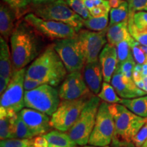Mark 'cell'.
I'll use <instances>...</instances> for the list:
<instances>
[{"label":"cell","instance_id":"cell-20","mask_svg":"<svg viewBox=\"0 0 147 147\" xmlns=\"http://www.w3.org/2000/svg\"><path fill=\"white\" fill-rule=\"evenodd\" d=\"M12 74V61L10 48L7 41L0 38V77L10 81Z\"/></svg>","mask_w":147,"mask_h":147},{"label":"cell","instance_id":"cell-8","mask_svg":"<svg viewBox=\"0 0 147 147\" xmlns=\"http://www.w3.org/2000/svg\"><path fill=\"white\" fill-rule=\"evenodd\" d=\"M114 133L115 122L110 112L109 104L102 102L99 106L96 121L88 144L97 147L107 146L111 144Z\"/></svg>","mask_w":147,"mask_h":147},{"label":"cell","instance_id":"cell-24","mask_svg":"<svg viewBox=\"0 0 147 147\" xmlns=\"http://www.w3.org/2000/svg\"><path fill=\"white\" fill-rule=\"evenodd\" d=\"M129 16V5L127 1H125L118 8L110 9L109 26H113L121 22L128 21Z\"/></svg>","mask_w":147,"mask_h":147},{"label":"cell","instance_id":"cell-6","mask_svg":"<svg viewBox=\"0 0 147 147\" xmlns=\"http://www.w3.org/2000/svg\"><path fill=\"white\" fill-rule=\"evenodd\" d=\"M59 91L56 88L47 84L31 91H25V107L34 109L52 116L57 109L61 102Z\"/></svg>","mask_w":147,"mask_h":147},{"label":"cell","instance_id":"cell-17","mask_svg":"<svg viewBox=\"0 0 147 147\" xmlns=\"http://www.w3.org/2000/svg\"><path fill=\"white\" fill-rule=\"evenodd\" d=\"M83 77L92 93L98 95L102 89L103 73L99 60L86 63L83 69Z\"/></svg>","mask_w":147,"mask_h":147},{"label":"cell","instance_id":"cell-16","mask_svg":"<svg viewBox=\"0 0 147 147\" xmlns=\"http://www.w3.org/2000/svg\"><path fill=\"white\" fill-rule=\"evenodd\" d=\"M99 61L102 67L104 81L109 83L119 65L118 55L115 46L106 44L101 51Z\"/></svg>","mask_w":147,"mask_h":147},{"label":"cell","instance_id":"cell-26","mask_svg":"<svg viewBox=\"0 0 147 147\" xmlns=\"http://www.w3.org/2000/svg\"><path fill=\"white\" fill-rule=\"evenodd\" d=\"M101 100L108 104H120L121 99L117 95V92L113 85H110L108 82H104L102 84V89L98 95Z\"/></svg>","mask_w":147,"mask_h":147},{"label":"cell","instance_id":"cell-21","mask_svg":"<svg viewBox=\"0 0 147 147\" xmlns=\"http://www.w3.org/2000/svg\"><path fill=\"white\" fill-rule=\"evenodd\" d=\"M17 113L0 108V138L1 140L11 138L12 129L18 116Z\"/></svg>","mask_w":147,"mask_h":147},{"label":"cell","instance_id":"cell-38","mask_svg":"<svg viewBox=\"0 0 147 147\" xmlns=\"http://www.w3.org/2000/svg\"><path fill=\"white\" fill-rule=\"evenodd\" d=\"M147 139V121L133 140L135 147H141Z\"/></svg>","mask_w":147,"mask_h":147},{"label":"cell","instance_id":"cell-29","mask_svg":"<svg viewBox=\"0 0 147 147\" xmlns=\"http://www.w3.org/2000/svg\"><path fill=\"white\" fill-rule=\"evenodd\" d=\"M134 41H135V40H132V41L125 40V41L120 42L116 46L117 51V55H118L119 65L123 63L124 61H125L131 57H133L130 46Z\"/></svg>","mask_w":147,"mask_h":147},{"label":"cell","instance_id":"cell-25","mask_svg":"<svg viewBox=\"0 0 147 147\" xmlns=\"http://www.w3.org/2000/svg\"><path fill=\"white\" fill-rule=\"evenodd\" d=\"M34 138L32 133L18 113L12 129L11 138L32 139Z\"/></svg>","mask_w":147,"mask_h":147},{"label":"cell","instance_id":"cell-28","mask_svg":"<svg viewBox=\"0 0 147 147\" xmlns=\"http://www.w3.org/2000/svg\"><path fill=\"white\" fill-rule=\"evenodd\" d=\"M133 14H129V32L132 38H133L136 41L139 42L141 45L147 47V33L143 32L137 28V27L136 26L135 24L134 23Z\"/></svg>","mask_w":147,"mask_h":147},{"label":"cell","instance_id":"cell-33","mask_svg":"<svg viewBox=\"0 0 147 147\" xmlns=\"http://www.w3.org/2000/svg\"><path fill=\"white\" fill-rule=\"evenodd\" d=\"M132 55L134 60L138 64L144 65L147 64V54L140 48V44L137 41H134L131 45Z\"/></svg>","mask_w":147,"mask_h":147},{"label":"cell","instance_id":"cell-14","mask_svg":"<svg viewBox=\"0 0 147 147\" xmlns=\"http://www.w3.org/2000/svg\"><path fill=\"white\" fill-rule=\"evenodd\" d=\"M34 136H44L50 131L51 119L45 113L31 108H23L19 113Z\"/></svg>","mask_w":147,"mask_h":147},{"label":"cell","instance_id":"cell-4","mask_svg":"<svg viewBox=\"0 0 147 147\" xmlns=\"http://www.w3.org/2000/svg\"><path fill=\"white\" fill-rule=\"evenodd\" d=\"M45 20L65 23L75 29L77 33L84 26V19L71 10L65 0H55L42 4L32 5L29 11Z\"/></svg>","mask_w":147,"mask_h":147},{"label":"cell","instance_id":"cell-2","mask_svg":"<svg viewBox=\"0 0 147 147\" xmlns=\"http://www.w3.org/2000/svg\"><path fill=\"white\" fill-rule=\"evenodd\" d=\"M67 69L54 48L49 45L33 61L26 70V75L42 84L57 87L67 76Z\"/></svg>","mask_w":147,"mask_h":147},{"label":"cell","instance_id":"cell-3","mask_svg":"<svg viewBox=\"0 0 147 147\" xmlns=\"http://www.w3.org/2000/svg\"><path fill=\"white\" fill-rule=\"evenodd\" d=\"M115 122L113 147H135L133 140L146 122L147 118L139 117L120 104H109Z\"/></svg>","mask_w":147,"mask_h":147},{"label":"cell","instance_id":"cell-13","mask_svg":"<svg viewBox=\"0 0 147 147\" xmlns=\"http://www.w3.org/2000/svg\"><path fill=\"white\" fill-rule=\"evenodd\" d=\"M61 100H73L91 95L80 71L67 75L59 89Z\"/></svg>","mask_w":147,"mask_h":147},{"label":"cell","instance_id":"cell-49","mask_svg":"<svg viewBox=\"0 0 147 147\" xmlns=\"http://www.w3.org/2000/svg\"><path fill=\"white\" fill-rule=\"evenodd\" d=\"M28 147H34V146H33V145H32V146H28Z\"/></svg>","mask_w":147,"mask_h":147},{"label":"cell","instance_id":"cell-45","mask_svg":"<svg viewBox=\"0 0 147 147\" xmlns=\"http://www.w3.org/2000/svg\"><path fill=\"white\" fill-rule=\"evenodd\" d=\"M143 81H144V91L147 92V76H143Z\"/></svg>","mask_w":147,"mask_h":147},{"label":"cell","instance_id":"cell-48","mask_svg":"<svg viewBox=\"0 0 147 147\" xmlns=\"http://www.w3.org/2000/svg\"><path fill=\"white\" fill-rule=\"evenodd\" d=\"M82 147H97V146H83Z\"/></svg>","mask_w":147,"mask_h":147},{"label":"cell","instance_id":"cell-47","mask_svg":"<svg viewBox=\"0 0 147 147\" xmlns=\"http://www.w3.org/2000/svg\"><path fill=\"white\" fill-rule=\"evenodd\" d=\"M141 147H147V139H146V140L145 141V142L144 143V144H143V145Z\"/></svg>","mask_w":147,"mask_h":147},{"label":"cell","instance_id":"cell-7","mask_svg":"<svg viewBox=\"0 0 147 147\" xmlns=\"http://www.w3.org/2000/svg\"><path fill=\"white\" fill-rule=\"evenodd\" d=\"M93 95L91 94L73 100H62L57 109L51 116V127L61 131H68Z\"/></svg>","mask_w":147,"mask_h":147},{"label":"cell","instance_id":"cell-31","mask_svg":"<svg viewBox=\"0 0 147 147\" xmlns=\"http://www.w3.org/2000/svg\"><path fill=\"white\" fill-rule=\"evenodd\" d=\"M67 5L71 10L80 16L84 20L91 17L89 11L84 5L82 0H65Z\"/></svg>","mask_w":147,"mask_h":147},{"label":"cell","instance_id":"cell-41","mask_svg":"<svg viewBox=\"0 0 147 147\" xmlns=\"http://www.w3.org/2000/svg\"><path fill=\"white\" fill-rule=\"evenodd\" d=\"M9 82H10V81H8L5 78H3V77H0V93H1V95L7 89Z\"/></svg>","mask_w":147,"mask_h":147},{"label":"cell","instance_id":"cell-37","mask_svg":"<svg viewBox=\"0 0 147 147\" xmlns=\"http://www.w3.org/2000/svg\"><path fill=\"white\" fill-rule=\"evenodd\" d=\"M110 8L111 7L109 4V1H108L104 4L93 7V8L90 9L89 11L93 17H101V16L108 14L110 11Z\"/></svg>","mask_w":147,"mask_h":147},{"label":"cell","instance_id":"cell-27","mask_svg":"<svg viewBox=\"0 0 147 147\" xmlns=\"http://www.w3.org/2000/svg\"><path fill=\"white\" fill-rule=\"evenodd\" d=\"M108 14L101 17H93L84 20V26L93 32H102L107 29Z\"/></svg>","mask_w":147,"mask_h":147},{"label":"cell","instance_id":"cell-32","mask_svg":"<svg viewBox=\"0 0 147 147\" xmlns=\"http://www.w3.org/2000/svg\"><path fill=\"white\" fill-rule=\"evenodd\" d=\"M32 145H33V138H10L1 140V142H0V147H28Z\"/></svg>","mask_w":147,"mask_h":147},{"label":"cell","instance_id":"cell-19","mask_svg":"<svg viewBox=\"0 0 147 147\" xmlns=\"http://www.w3.org/2000/svg\"><path fill=\"white\" fill-rule=\"evenodd\" d=\"M106 38L108 44L115 47L123 41L134 40V39L129 32L128 21L108 27L106 33Z\"/></svg>","mask_w":147,"mask_h":147},{"label":"cell","instance_id":"cell-9","mask_svg":"<svg viewBox=\"0 0 147 147\" xmlns=\"http://www.w3.org/2000/svg\"><path fill=\"white\" fill-rule=\"evenodd\" d=\"M47 39L59 40L78 37L75 29L61 22L45 20L34 13H28L23 18Z\"/></svg>","mask_w":147,"mask_h":147},{"label":"cell","instance_id":"cell-15","mask_svg":"<svg viewBox=\"0 0 147 147\" xmlns=\"http://www.w3.org/2000/svg\"><path fill=\"white\" fill-rule=\"evenodd\" d=\"M111 83L117 94L123 99H131L147 94V92L137 87L133 79L121 73L118 67L114 73Z\"/></svg>","mask_w":147,"mask_h":147},{"label":"cell","instance_id":"cell-39","mask_svg":"<svg viewBox=\"0 0 147 147\" xmlns=\"http://www.w3.org/2000/svg\"><path fill=\"white\" fill-rule=\"evenodd\" d=\"M42 84H43L42 82L37 80H35L34 78H30V77L25 74V80H24V89H25V91H31V90L40 87Z\"/></svg>","mask_w":147,"mask_h":147},{"label":"cell","instance_id":"cell-40","mask_svg":"<svg viewBox=\"0 0 147 147\" xmlns=\"http://www.w3.org/2000/svg\"><path fill=\"white\" fill-rule=\"evenodd\" d=\"M33 146L34 147H49V143L44 136H40L33 138Z\"/></svg>","mask_w":147,"mask_h":147},{"label":"cell","instance_id":"cell-12","mask_svg":"<svg viewBox=\"0 0 147 147\" xmlns=\"http://www.w3.org/2000/svg\"><path fill=\"white\" fill-rule=\"evenodd\" d=\"M107 29L97 32L81 29L78 33L77 38L85 58L86 63L98 60L102 48L106 45Z\"/></svg>","mask_w":147,"mask_h":147},{"label":"cell","instance_id":"cell-36","mask_svg":"<svg viewBox=\"0 0 147 147\" xmlns=\"http://www.w3.org/2000/svg\"><path fill=\"white\" fill-rule=\"evenodd\" d=\"M129 5V14L140 11H147V0H127Z\"/></svg>","mask_w":147,"mask_h":147},{"label":"cell","instance_id":"cell-35","mask_svg":"<svg viewBox=\"0 0 147 147\" xmlns=\"http://www.w3.org/2000/svg\"><path fill=\"white\" fill-rule=\"evenodd\" d=\"M136 61L134 60V57H131L127 60L124 61L123 63L119 64L118 65V69L121 73L123 74L125 76L129 78H132V76H133V72L134 67L136 64Z\"/></svg>","mask_w":147,"mask_h":147},{"label":"cell","instance_id":"cell-23","mask_svg":"<svg viewBox=\"0 0 147 147\" xmlns=\"http://www.w3.org/2000/svg\"><path fill=\"white\" fill-rule=\"evenodd\" d=\"M120 104L135 115L147 118V96L134 99H121Z\"/></svg>","mask_w":147,"mask_h":147},{"label":"cell","instance_id":"cell-1","mask_svg":"<svg viewBox=\"0 0 147 147\" xmlns=\"http://www.w3.org/2000/svg\"><path fill=\"white\" fill-rule=\"evenodd\" d=\"M45 37L25 20H19L10 38L12 71L25 68L40 54Z\"/></svg>","mask_w":147,"mask_h":147},{"label":"cell","instance_id":"cell-18","mask_svg":"<svg viewBox=\"0 0 147 147\" xmlns=\"http://www.w3.org/2000/svg\"><path fill=\"white\" fill-rule=\"evenodd\" d=\"M18 19L16 12L13 8L5 3L0 5V32L1 37L8 41L15 28ZM17 23V22H16Z\"/></svg>","mask_w":147,"mask_h":147},{"label":"cell","instance_id":"cell-5","mask_svg":"<svg viewBox=\"0 0 147 147\" xmlns=\"http://www.w3.org/2000/svg\"><path fill=\"white\" fill-rule=\"evenodd\" d=\"M101 99L93 95L72 127L67 133L77 146H85L89 143L90 136L94 128Z\"/></svg>","mask_w":147,"mask_h":147},{"label":"cell","instance_id":"cell-44","mask_svg":"<svg viewBox=\"0 0 147 147\" xmlns=\"http://www.w3.org/2000/svg\"><path fill=\"white\" fill-rule=\"evenodd\" d=\"M142 76H147V64H144L142 65Z\"/></svg>","mask_w":147,"mask_h":147},{"label":"cell","instance_id":"cell-22","mask_svg":"<svg viewBox=\"0 0 147 147\" xmlns=\"http://www.w3.org/2000/svg\"><path fill=\"white\" fill-rule=\"evenodd\" d=\"M44 137L47 140L49 143L56 147H76L77 144L71 138L67 133L59 130L49 131Z\"/></svg>","mask_w":147,"mask_h":147},{"label":"cell","instance_id":"cell-34","mask_svg":"<svg viewBox=\"0 0 147 147\" xmlns=\"http://www.w3.org/2000/svg\"><path fill=\"white\" fill-rule=\"evenodd\" d=\"M134 23L139 30L147 33V12H135L133 14Z\"/></svg>","mask_w":147,"mask_h":147},{"label":"cell","instance_id":"cell-50","mask_svg":"<svg viewBox=\"0 0 147 147\" xmlns=\"http://www.w3.org/2000/svg\"><path fill=\"white\" fill-rule=\"evenodd\" d=\"M104 147H109L108 146H104Z\"/></svg>","mask_w":147,"mask_h":147},{"label":"cell","instance_id":"cell-11","mask_svg":"<svg viewBox=\"0 0 147 147\" xmlns=\"http://www.w3.org/2000/svg\"><path fill=\"white\" fill-rule=\"evenodd\" d=\"M53 44L67 72L80 71L83 68L86 60L78 38L59 40Z\"/></svg>","mask_w":147,"mask_h":147},{"label":"cell","instance_id":"cell-30","mask_svg":"<svg viewBox=\"0 0 147 147\" xmlns=\"http://www.w3.org/2000/svg\"><path fill=\"white\" fill-rule=\"evenodd\" d=\"M2 1L14 9L18 20H21V16L29 10V4L27 0H2Z\"/></svg>","mask_w":147,"mask_h":147},{"label":"cell","instance_id":"cell-42","mask_svg":"<svg viewBox=\"0 0 147 147\" xmlns=\"http://www.w3.org/2000/svg\"><path fill=\"white\" fill-rule=\"evenodd\" d=\"M109 4L112 8H117L125 1L124 0H108Z\"/></svg>","mask_w":147,"mask_h":147},{"label":"cell","instance_id":"cell-43","mask_svg":"<svg viewBox=\"0 0 147 147\" xmlns=\"http://www.w3.org/2000/svg\"><path fill=\"white\" fill-rule=\"evenodd\" d=\"M27 1L29 5H38L51 2V1H55V0H27Z\"/></svg>","mask_w":147,"mask_h":147},{"label":"cell","instance_id":"cell-46","mask_svg":"<svg viewBox=\"0 0 147 147\" xmlns=\"http://www.w3.org/2000/svg\"><path fill=\"white\" fill-rule=\"evenodd\" d=\"M140 48L147 54V47H145V46H142L140 45Z\"/></svg>","mask_w":147,"mask_h":147},{"label":"cell","instance_id":"cell-10","mask_svg":"<svg viewBox=\"0 0 147 147\" xmlns=\"http://www.w3.org/2000/svg\"><path fill=\"white\" fill-rule=\"evenodd\" d=\"M27 69L23 68L12 74L9 84L1 95V107L8 111L19 113L25 107L24 80Z\"/></svg>","mask_w":147,"mask_h":147}]
</instances>
